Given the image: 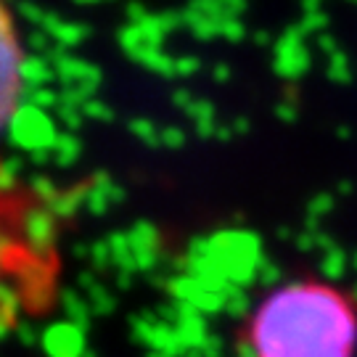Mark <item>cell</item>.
Segmentation results:
<instances>
[{"label":"cell","mask_w":357,"mask_h":357,"mask_svg":"<svg viewBox=\"0 0 357 357\" xmlns=\"http://www.w3.org/2000/svg\"><path fill=\"white\" fill-rule=\"evenodd\" d=\"M243 357H357V302L320 278L278 283L243 318Z\"/></svg>","instance_id":"6da1fadb"},{"label":"cell","mask_w":357,"mask_h":357,"mask_svg":"<svg viewBox=\"0 0 357 357\" xmlns=\"http://www.w3.org/2000/svg\"><path fill=\"white\" fill-rule=\"evenodd\" d=\"M61 275L51 212L0 199V339L51 315L61 302Z\"/></svg>","instance_id":"7a4b0ae2"},{"label":"cell","mask_w":357,"mask_h":357,"mask_svg":"<svg viewBox=\"0 0 357 357\" xmlns=\"http://www.w3.org/2000/svg\"><path fill=\"white\" fill-rule=\"evenodd\" d=\"M22 66L24 56L19 48V38L8 11L0 3V132L16 114L22 98Z\"/></svg>","instance_id":"3957f363"}]
</instances>
